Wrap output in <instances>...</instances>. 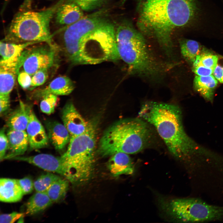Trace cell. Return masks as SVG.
<instances>
[{
    "label": "cell",
    "mask_w": 223,
    "mask_h": 223,
    "mask_svg": "<svg viewBox=\"0 0 223 223\" xmlns=\"http://www.w3.org/2000/svg\"><path fill=\"white\" fill-rule=\"evenodd\" d=\"M138 115L155 129L174 157L181 161L191 159L194 146L184 130L181 111L178 106L146 102L142 105Z\"/></svg>",
    "instance_id": "7a4b0ae2"
},
{
    "label": "cell",
    "mask_w": 223,
    "mask_h": 223,
    "mask_svg": "<svg viewBox=\"0 0 223 223\" xmlns=\"http://www.w3.org/2000/svg\"><path fill=\"white\" fill-rule=\"evenodd\" d=\"M9 146L7 154L4 159L12 158L23 154L27 150L28 140L25 131H18L8 129L7 133Z\"/></svg>",
    "instance_id": "e0dca14e"
},
{
    "label": "cell",
    "mask_w": 223,
    "mask_h": 223,
    "mask_svg": "<svg viewBox=\"0 0 223 223\" xmlns=\"http://www.w3.org/2000/svg\"><path fill=\"white\" fill-rule=\"evenodd\" d=\"M148 123L138 117L121 120L109 126L104 132L98 152L107 156L119 152L138 153L151 146L154 134Z\"/></svg>",
    "instance_id": "277c9868"
},
{
    "label": "cell",
    "mask_w": 223,
    "mask_h": 223,
    "mask_svg": "<svg viewBox=\"0 0 223 223\" xmlns=\"http://www.w3.org/2000/svg\"><path fill=\"white\" fill-rule=\"evenodd\" d=\"M213 74L218 81L223 83V56L218 55L217 63Z\"/></svg>",
    "instance_id": "d590c367"
},
{
    "label": "cell",
    "mask_w": 223,
    "mask_h": 223,
    "mask_svg": "<svg viewBox=\"0 0 223 223\" xmlns=\"http://www.w3.org/2000/svg\"><path fill=\"white\" fill-rule=\"evenodd\" d=\"M17 75L16 68L0 66V95L10 94Z\"/></svg>",
    "instance_id": "cb8c5ba5"
},
{
    "label": "cell",
    "mask_w": 223,
    "mask_h": 223,
    "mask_svg": "<svg viewBox=\"0 0 223 223\" xmlns=\"http://www.w3.org/2000/svg\"><path fill=\"white\" fill-rule=\"evenodd\" d=\"M24 216V213L16 212L9 214H2L0 216V222L1 223H13Z\"/></svg>",
    "instance_id": "e575fe53"
},
{
    "label": "cell",
    "mask_w": 223,
    "mask_h": 223,
    "mask_svg": "<svg viewBox=\"0 0 223 223\" xmlns=\"http://www.w3.org/2000/svg\"><path fill=\"white\" fill-rule=\"evenodd\" d=\"M60 178L51 173L42 175L34 182V188L37 192H46L50 186Z\"/></svg>",
    "instance_id": "83f0119b"
},
{
    "label": "cell",
    "mask_w": 223,
    "mask_h": 223,
    "mask_svg": "<svg viewBox=\"0 0 223 223\" xmlns=\"http://www.w3.org/2000/svg\"><path fill=\"white\" fill-rule=\"evenodd\" d=\"M74 87V83L69 77L60 76L54 79L45 87L33 90L29 97L32 100H38L49 94L68 95L72 91Z\"/></svg>",
    "instance_id": "7c38bea8"
},
{
    "label": "cell",
    "mask_w": 223,
    "mask_h": 223,
    "mask_svg": "<svg viewBox=\"0 0 223 223\" xmlns=\"http://www.w3.org/2000/svg\"><path fill=\"white\" fill-rule=\"evenodd\" d=\"M17 181L24 195L29 194L33 191L34 188V182L30 177H26L17 179Z\"/></svg>",
    "instance_id": "836d02e7"
},
{
    "label": "cell",
    "mask_w": 223,
    "mask_h": 223,
    "mask_svg": "<svg viewBox=\"0 0 223 223\" xmlns=\"http://www.w3.org/2000/svg\"><path fill=\"white\" fill-rule=\"evenodd\" d=\"M129 154L119 152L112 155L107 163L111 174L117 177L122 175H130L134 171L133 162Z\"/></svg>",
    "instance_id": "d6986e66"
},
{
    "label": "cell",
    "mask_w": 223,
    "mask_h": 223,
    "mask_svg": "<svg viewBox=\"0 0 223 223\" xmlns=\"http://www.w3.org/2000/svg\"><path fill=\"white\" fill-rule=\"evenodd\" d=\"M26 130L31 150L39 149L47 146L49 141L48 136L32 109Z\"/></svg>",
    "instance_id": "9a60e30c"
},
{
    "label": "cell",
    "mask_w": 223,
    "mask_h": 223,
    "mask_svg": "<svg viewBox=\"0 0 223 223\" xmlns=\"http://www.w3.org/2000/svg\"><path fill=\"white\" fill-rule=\"evenodd\" d=\"M54 16L57 24L66 26L84 17L83 10L81 8L74 2L66 0L58 8Z\"/></svg>",
    "instance_id": "2e32d148"
},
{
    "label": "cell",
    "mask_w": 223,
    "mask_h": 223,
    "mask_svg": "<svg viewBox=\"0 0 223 223\" xmlns=\"http://www.w3.org/2000/svg\"><path fill=\"white\" fill-rule=\"evenodd\" d=\"M68 181L60 178L48 189L46 192L53 203L58 202L64 197L68 188Z\"/></svg>",
    "instance_id": "484cf974"
},
{
    "label": "cell",
    "mask_w": 223,
    "mask_h": 223,
    "mask_svg": "<svg viewBox=\"0 0 223 223\" xmlns=\"http://www.w3.org/2000/svg\"><path fill=\"white\" fill-rule=\"evenodd\" d=\"M96 119L89 122L83 133L70 137L66 151L61 156L67 171L66 179L77 185L88 181L94 170L98 123Z\"/></svg>",
    "instance_id": "5b68a950"
},
{
    "label": "cell",
    "mask_w": 223,
    "mask_h": 223,
    "mask_svg": "<svg viewBox=\"0 0 223 223\" xmlns=\"http://www.w3.org/2000/svg\"><path fill=\"white\" fill-rule=\"evenodd\" d=\"M115 37L120 59L131 72L151 80H160L166 72L165 67L150 49L141 33L124 21L115 29Z\"/></svg>",
    "instance_id": "3957f363"
},
{
    "label": "cell",
    "mask_w": 223,
    "mask_h": 223,
    "mask_svg": "<svg viewBox=\"0 0 223 223\" xmlns=\"http://www.w3.org/2000/svg\"><path fill=\"white\" fill-rule=\"evenodd\" d=\"M80 64H95L120 59L114 25L108 21L87 34L81 42Z\"/></svg>",
    "instance_id": "52a82bcc"
},
{
    "label": "cell",
    "mask_w": 223,
    "mask_h": 223,
    "mask_svg": "<svg viewBox=\"0 0 223 223\" xmlns=\"http://www.w3.org/2000/svg\"><path fill=\"white\" fill-rule=\"evenodd\" d=\"M32 76L25 71L21 70L17 75V79L20 86L24 89L29 90L31 83Z\"/></svg>",
    "instance_id": "d6a6232c"
},
{
    "label": "cell",
    "mask_w": 223,
    "mask_h": 223,
    "mask_svg": "<svg viewBox=\"0 0 223 223\" xmlns=\"http://www.w3.org/2000/svg\"><path fill=\"white\" fill-rule=\"evenodd\" d=\"M63 124L70 135V137L79 135L87 129L89 122H86L77 110L72 102L65 105L62 112Z\"/></svg>",
    "instance_id": "4fadbf2b"
},
{
    "label": "cell",
    "mask_w": 223,
    "mask_h": 223,
    "mask_svg": "<svg viewBox=\"0 0 223 223\" xmlns=\"http://www.w3.org/2000/svg\"><path fill=\"white\" fill-rule=\"evenodd\" d=\"M180 46L181 53L184 58L192 64L202 51L200 45L194 40H181L180 42Z\"/></svg>",
    "instance_id": "d4e9b609"
},
{
    "label": "cell",
    "mask_w": 223,
    "mask_h": 223,
    "mask_svg": "<svg viewBox=\"0 0 223 223\" xmlns=\"http://www.w3.org/2000/svg\"><path fill=\"white\" fill-rule=\"evenodd\" d=\"M48 137L56 149H63L69 142L70 135L63 124L56 121L47 120L45 122Z\"/></svg>",
    "instance_id": "ac0fdd59"
},
{
    "label": "cell",
    "mask_w": 223,
    "mask_h": 223,
    "mask_svg": "<svg viewBox=\"0 0 223 223\" xmlns=\"http://www.w3.org/2000/svg\"><path fill=\"white\" fill-rule=\"evenodd\" d=\"M5 128L1 129L0 133V159L1 160L4 159L6 153L8 150L9 142L7 134L5 133Z\"/></svg>",
    "instance_id": "1f68e13d"
},
{
    "label": "cell",
    "mask_w": 223,
    "mask_h": 223,
    "mask_svg": "<svg viewBox=\"0 0 223 223\" xmlns=\"http://www.w3.org/2000/svg\"><path fill=\"white\" fill-rule=\"evenodd\" d=\"M10 94L0 95V115L7 112L10 106Z\"/></svg>",
    "instance_id": "74e56055"
},
{
    "label": "cell",
    "mask_w": 223,
    "mask_h": 223,
    "mask_svg": "<svg viewBox=\"0 0 223 223\" xmlns=\"http://www.w3.org/2000/svg\"><path fill=\"white\" fill-rule=\"evenodd\" d=\"M24 194L17 179L1 178L0 180V200L6 203L20 201Z\"/></svg>",
    "instance_id": "44dd1931"
},
{
    "label": "cell",
    "mask_w": 223,
    "mask_h": 223,
    "mask_svg": "<svg viewBox=\"0 0 223 223\" xmlns=\"http://www.w3.org/2000/svg\"><path fill=\"white\" fill-rule=\"evenodd\" d=\"M50 69L46 68L40 69L32 75L29 90H32L35 87L41 86L46 82L49 76Z\"/></svg>",
    "instance_id": "4dcf8cb0"
},
{
    "label": "cell",
    "mask_w": 223,
    "mask_h": 223,
    "mask_svg": "<svg viewBox=\"0 0 223 223\" xmlns=\"http://www.w3.org/2000/svg\"><path fill=\"white\" fill-rule=\"evenodd\" d=\"M53 203L46 192H37L26 203V214L32 215L37 214L45 209Z\"/></svg>",
    "instance_id": "603a6c76"
},
{
    "label": "cell",
    "mask_w": 223,
    "mask_h": 223,
    "mask_svg": "<svg viewBox=\"0 0 223 223\" xmlns=\"http://www.w3.org/2000/svg\"><path fill=\"white\" fill-rule=\"evenodd\" d=\"M138 8L139 29L155 39L168 55L173 52V32L190 24L198 11L195 0H140Z\"/></svg>",
    "instance_id": "6da1fadb"
},
{
    "label": "cell",
    "mask_w": 223,
    "mask_h": 223,
    "mask_svg": "<svg viewBox=\"0 0 223 223\" xmlns=\"http://www.w3.org/2000/svg\"><path fill=\"white\" fill-rule=\"evenodd\" d=\"M160 205L167 215L178 222L223 221V206L212 205L198 198L161 200Z\"/></svg>",
    "instance_id": "ba28073f"
},
{
    "label": "cell",
    "mask_w": 223,
    "mask_h": 223,
    "mask_svg": "<svg viewBox=\"0 0 223 223\" xmlns=\"http://www.w3.org/2000/svg\"><path fill=\"white\" fill-rule=\"evenodd\" d=\"M23 51L17 63L16 68L19 72L21 68L31 76L38 70L50 68L55 64L57 53L59 51L55 42L29 47Z\"/></svg>",
    "instance_id": "30bf717a"
},
{
    "label": "cell",
    "mask_w": 223,
    "mask_h": 223,
    "mask_svg": "<svg viewBox=\"0 0 223 223\" xmlns=\"http://www.w3.org/2000/svg\"><path fill=\"white\" fill-rule=\"evenodd\" d=\"M39 43L29 42L16 43L1 41L0 66L16 68L23 51L28 47Z\"/></svg>",
    "instance_id": "5bb4252c"
},
{
    "label": "cell",
    "mask_w": 223,
    "mask_h": 223,
    "mask_svg": "<svg viewBox=\"0 0 223 223\" xmlns=\"http://www.w3.org/2000/svg\"><path fill=\"white\" fill-rule=\"evenodd\" d=\"M65 0H60L51 7L40 11H21L13 18L3 41L16 43L53 42L50 24L55 13Z\"/></svg>",
    "instance_id": "8992f818"
},
{
    "label": "cell",
    "mask_w": 223,
    "mask_h": 223,
    "mask_svg": "<svg viewBox=\"0 0 223 223\" xmlns=\"http://www.w3.org/2000/svg\"><path fill=\"white\" fill-rule=\"evenodd\" d=\"M77 5L83 11H90L97 9L106 4L108 0H66Z\"/></svg>",
    "instance_id": "f546056e"
},
{
    "label": "cell",
    "mask_w": 223,
    "mask_h": 223,
    "mask_svg": "<svg viewBox=\"0 0 223 223\" xmlns=\"http://www.w3.org/2000/svg\"><path fill=\"white\" fill-rule=\"evenodd\" d=\"M12 159L26 162L44 170L57 173L66 178L67 176V169L61 156L41 154L29 156H17Z\"/></svg>",
    "instance_id": "8fae6325"
},
{
    "label": "cell",
    "mask_w": 223,
    "mask_h": 223,
    "mask_svg": "<svg viewBox=\"0 0 223 223\" xmlns=\"http://www.w3.org/2000/svg\"><path fill=\"white\" fill-rule=\"evenodd\" d=\"M218 80L213 75L207 76L196 75L194 80L195 90L206 99L211 101L213 99Z\"/></svg>",
    "instance_id": "7402d4cb"
},
{
    "label": "cell",
    "mask_w": 223,
    "mask_h": 223,
    "mask_svg": "<svg viewBox=\"0 0 223 223\" xmlns=\"http://www.w3.org/2000/svg\"><path fill=\"white\" fill-rule=\"evenodd\" d=\"M41 99L40 105L41 111L47 114L53 113L58 101V96L49 94L44 96Z\"/></svg>",
    "instance_id": "f1b7e54d"
},
{
    "label": "cell",
    "mask_w": 223,
    "mask_h": 223,
    "mask_svg": "<svg viewBox=\"0 0 223 223\" xmlns=\"http://www.w3.org/2000/svg\"><path fill=\"white\" fill-rule=\"evenodd\" d=\"M104 11H99L67 26L62 32V45L59 48L71 64H80L81 42L87 34L108 21Z\"/></svg>",
    "instance_id": "9c48e42d"
},
{
    "label": "cell",
    "mask_w": 223,
    "mask_h": 223,
    "mask_svg": "<svg viewBox=\"0 0 223 223\" xmlns=\"http://www.w3.org/2000/svg\"><path fill=\"white\" fill-rule=\"evenodd\" d=\"M32 109L30 106L20 100L18 106L10 115L7 120V125L8 129L25 131Z\"/></svg>",
    "instance_id": "ffe728a7"
},
{
    "label": "cell",
    "mask_w": 223,
    "mask_h": 223,
    "mask_svg": "<svg viewBox=\"0 0 223 223\" xmlns=\"http://www.w3.org/2000/svg\"><path fill=\"white\" fill-rule=\"evenodd\" d=\"M32 0H24L23 5L27 7H30L31 6Z\"/></svg>",
    "instance_id": "f35d334b"
},
{
    "label": "cell",
    "mask_w": 223,
    "mask_h": 223,
    "mask_svg": "<svg viewBox=\"0 0 223 223\" xmlns=\"http://www.w3.org/2000/svg\"><path fill=\"white\" fill-rule=\"evenodd\" d=\"M218 55L205 50H202L193 63V66L201 65L214 69L217 63Z\"/></svg>",
    "instance_id": "4316f807"
},
{
    "label": "cell",
    "mask_w": 223,
    "mask_h": 223,
    "mask_svg": "<svg viewBox=\"0 0 223 223\" xmlns=\"http://www.w3.org/2000/svg\"><path fill=\"white\" fill-rule=\"evenodd\" d=\"M214 70L201 65L193 66L192 71L197 75L200 76H207L213 74Z\"/></svg>",
    "instance_id": "8d00e7d4"
}]
</instances>
